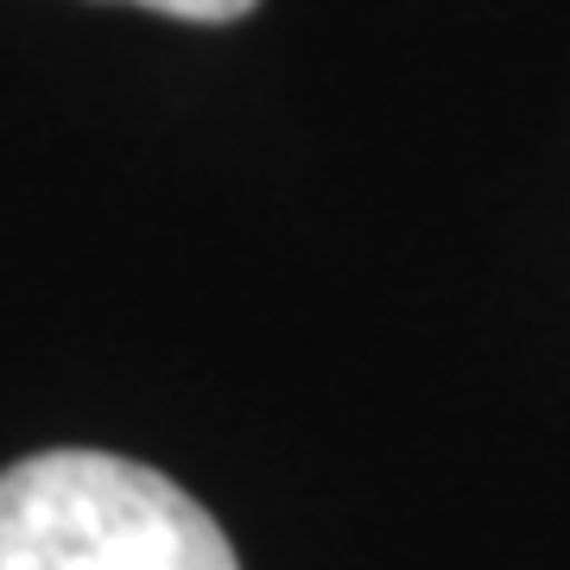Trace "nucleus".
I'll return each mask as SVG.
<instances>
[{
	"instance_id": "nucleus-1",
	"label": "nucleus",
	"mask_w": 570,
	"mask_h": 570,
	"mask_svg": "<svg viewBox=\"0 0 570 570\" xmlns=\"http://www.w3.org/2000/svg\"><path fill=\"white\" fill-rule=\"evenodd\" d=\"M0 570H242L228 532L146 463L45 450L0 475Z\"/></svg>"
},
{
	"instance_id": "nucleus-2",
	"label": "nucleus",
	"mask_w": 570,
	"mask_h": 570,
	"mask_svg": "<svg viewBox=\"0 0 570 570\" xmlns=\"http://www.w3.org/2000/svg\"><path fill=\"white\" fill-rule=\"evenodd\" d=\"M134 7H153V13H171V20L223 26V20H242V13H254L261 0H134Z\"/></svg>"
}]
</instances>
